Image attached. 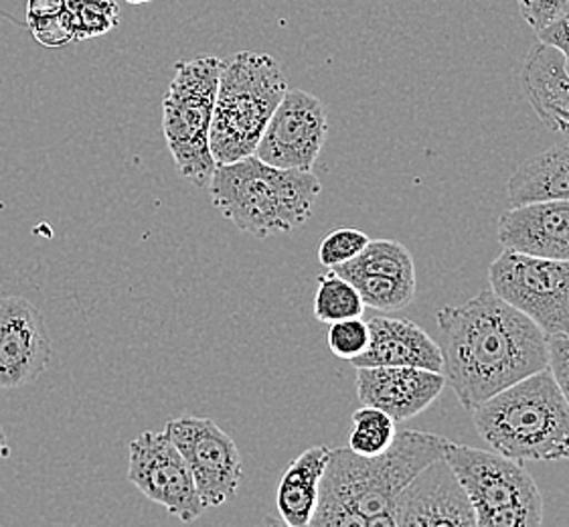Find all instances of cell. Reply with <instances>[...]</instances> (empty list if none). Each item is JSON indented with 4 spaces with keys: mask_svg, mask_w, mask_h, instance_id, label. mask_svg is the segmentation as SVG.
Returning a JSON list of instances; mask_svg holds the SVG:
<instances>
[{
    "mask_svg": "<svg viewBox=\"0 0 569 527\" xmlns=\"http://www.w3.org/2000/svg\"><path fill=\"white\" fill-rule=\"evenodd\" d=\"M446 386L472 412L479 404L549 366L546 332L492 290L436 315Z\"/></svg>",
    "mask_w": 569,
    "mask_h": 527,
    "instance_id": "cell-1",
    "label": "cell"
},
{
    "mask_svg": "<svg viewBox=\"0 0 569 527\" xmlns=\"http://www.w3.org/2000/svg\"><path fill=\"white\" fill-rule=\"evenodd\" d=\"M446 443L445 436L401 430L377 457H361L349 447L330 450L310 527H396L399 495L445 457Z\"/></svg>",
    "mask_w": 569,
    "mask_h": 527,
    "instance_id": "cell-2",
    "label": "cell"
},
{
    "mask_svg": "<svg viewBox=\"0 0 569 527\" xmlns=\"http://www.w3.org/2000/svg\"><path fill=\"white\" fill-rule=\"evenodd\" d=\"M480 438L507 459L569 460V404L549 367L472 410Z\"/></svg>",
    "mask_w": 569,
    "mask_h": 527,
    "instance_id": "cell-3",
    "label": "cell"
},
{
    "mask_svg": "<svg viewBox=\"0 0 569 527\" xmlns=\"http://www.w3.org/2000/svg\"><path fill=\"white\" fill-rule=\"evenodd\" d=\"M320 189L315 172L272 167L256 155L217 165L209 183L213 206L253 238H270L305 226Z\"/></svg>",
    "mask_w": 569,
    "mask_h": 527,
    "instance_id": "cell-4",
    "label": "cell"
},
{
    "mask_svg": "<svg viewBox=\"0 0 569 527\" xmlns=\"http://www.w3.org/2000/svg\"><path fill=\"white\" fill-rule=\"evenodd\" d=\"M286 90L284 71L268 53L241 51L226 61L209 130L216 165L240 161L256 152Z\"/></svg>",
    "mask_w": 569,
    "mask_h": 527,
    "instance_id": "cell-5",
    "label": "cell"
},
{
    "mask_svg": "<svg viewBox=\"0 0 569 527\" xmlns=\"http://www.w3.org/2000/svg\"><path fill=\"white\" fill-rule=\"evenodd\" d=\"M223 68L226 61L216 56L177 61L162 102V130L174 165L187 181L201 189L209 187L217 167L209 130Z\"/></svg>",
    "mask_w": 569,
    "mask_h": 527,
    "instance_id": "cell-6",
    "label": "cell"
},
{
    "mask_svg": "<svg viewBox=\"0 0 569 527\" xmlns=\"http://www.w3.org/2000/svg\"><path fill=\"white\" fill-rule=\"evenodd\" d=\"M445 460L477 514V527L543 524V497L523 463L450 440L446 443Z\"/></svg>",
    "mask_w": 569,
    "mask_h": 527,
    "instance_id": "cell-7",
    "label": "cell"
},
{
    "mask_svg": "<svg viewBox=\"0 0 569 527\" xmlns=\"http://www.w3.org/2000/svg\"><path fill=\"white\" fill-rule=\"evenodd\" d=\"M489 285L547 337H569V260L505 250L490 264Z\"/></svg>",
    "mask_w": 569,
    "mask_h": 527,
    "instance_id": "cell-8",
    "label": "cell"
},
{
    "mask_svg": "<svg viewBox=\"0 0 569 527\" xmlns=\"http://www.w3.org/2000/svg\"><path fill=\"white\" fill-rule=\"evenodd\" d=\"M128 481L182 524H193L206 511L191 467L167 430H147L130 443Z\"/></svg>",
    "mask_w": 569,
    "mask_h": 527,
    "instance_id": "cell-9",
    "label": "cell"
},
{
    "mask_svg": "<svg viewBox=\"0 0 569 527\" xmlns=\"http://www.w3.org/2000/svg\"><path fill=\"white\" fill-rule=\"evenodd\" d=\"M164 430L189 463L206 509L229 501L241 481L238 445L213 420L189 414L171 420Z\"/></svg>",
    "mask_w": 569,
    "mask_h": 527,
    "instance_id": "cell-10",
    "label": "cell"
},
{
    "mask_svg": "<svg viewBox=\"0 0 569 527\" xmlns=\"http://www.w3.org/2000/svg\"><path fill=\"white\" fill-rule=\"evenodd\" d=\"M327 135L325 103L305 90H286L253 155L280 169L312 171Z\"/></svg>",
    "mask_w": 569,
    "mask_h": 527,
    "instance_id": "cell-11",
    "label": "cell"
},
{
    "mask_svg": "<svg viewBox=\"0 0 569 527\" xmlns=\"http://www.w3.org/2000/svg\"><path fill=\"white\" fill-rule=\"evenodd\" d=\"M363 298L365 307L396 312L416 297V266L410 250L393 240H369L351 262L335 268Z\"/></svg>",
    "mask_w": 569,
    "mask_h": 527,
    "instance_id": "cell-12",
    "label": "cell"
},
{
    "mask_svg": "<svg viewBox=\"0 0 569 527\" xmlns=\"http://www.w3.org/2000/svg\"><path fill=\"white\" fill-rule=\"evenodd\" d=\"M51 354L41 310L21 297L0 298V388L34 381L51 364Z\"/></svg>",
    "mask_w": 569,
    "mask_h": 527,
    "instance_id": "cell-13",
    "label": "cell"
},
{
    "mask_svg": "<svg viewBox=\"0 0 569 527\" xmlns=\"http://www.w3.org/2000/svg\"><path fill=\"white\" fill-rule=\"evenodd\" d=\"M440 526L477 527V514L445 457L418 473L396 504V527Z\"/></svg>",
    "mask_w": 569,
    "mask_h": 527,
    "instance_id": "cell-14",
    "label": "cell"
},
{
    "mask_svg": "<svg viewBox=\"0 0 569 527\" xmlns=\"http://www.w3.org/2000/svg\"><path fill=\"white\" fill-rule=\"evenodd\" d=\"M445 388L442 371L421 367H357L359 401L383 410L396 422H406L428 410Z\"/></svg>",
    "mask_w": 569,
    "mask_h": 527,
    "instance_id": "cell-15",
    "label": "cell"
},
{
    "mask_svg": "<svg viewBox=\"0 0 569 527\" xmlns=\"http://www.w3.org/2000/svg\"><path fill=\"white\" fill-rule=\"evenodd\" d=\"M499 241L512 252L569 260V199L511 207L499 218Z\"/></svg>",
    "mask_w": 569,
    "mask_h": 527,
    "instance_id": "cell-16",
    "label": "cell"
},
{
    "mask_svg": "<svg viewBox=\"0 0 569 527\" xmlns=\"http://www.w3.org/2000/svg\"><path fill=\"white\" fill-rule=\"evenodd\" d=\"M369 325V347L353 359L355 367H421L442 371L445 357L440 345L408 319L373 317Z\"/></svg>",
    "mask_w": 569,
    "mask_h": 527,
    "instance_id": "cell-17",
    "label": "cell"
},
{
    "mask_svg": "<svg viewBox=\"0 0 569 527\" xmlns=\"http://www.w3.org/2000/svg\"><path fill=\"white\" fill-rule=\"evenodd\" d=\"M521 86L539 120L551 132L569 135V73L556 47L537 41L521 69Z\"/></svg>",
    "mask_w": 569,
    "mask_h": 527,
    "instance_id": "cell-18",
    "label": "cell"
},
{
    "mask_svg": "<svg viewBox=\"0 0 569 527\" xmlns=\"http://www.w3.org/2000/svg\"><path fill=\"white\" fill-rule=\"evenodd\" d=\"M507 197L511 207L569 199V135L521 162L507 183Z\"/></svg>",
    "mask_w": 569,
    "mask_h": 527,
    "instance_id": "cell-19",
    "label": "cell"
},
{
    "mask_svg": "<svg viewBox=\"0 0 569 527\" xmlns=\"http://www.w3.org/2000/svg\"><path fill=\"white\" fill-rule=\"evenodd\" d=\"M329 455L330 448L325 445L310 447L284 470L276 491V505L286 526L310 527Z\"/></svg>",
    "mask_w": 569,
    "mask_h": 527,
    "instance_id": "cell-20",
    "label": "cell"
},
{
    "mask_svg": "<svg viewBox=\"0 0 569 527\" xmlns=\"http://www.w3.org/2000/svg\"><path fill=\"white\" fill-rule=\"evenodd\" d=\"M363 298L347 278L337 275L335 270L319 276V288L315 295V317L320 322L330 325L342 319L363 317Z\"/></svg>",
    "mask_w": 569,
    "mask_h": 527,
    "instance_id": "cell-21",
    "label": "cell"
},
{
    "mask_svg": "<svg viewBox=\"0 0 569 527\" xmlns=\"http://www.w3.org/2000/svg\"><path fill=\"white\" fill-rule=\"evenodd\" d=\"M398 436V422L389 414L363 406L353 414L349 448L361 457H377L386 453Z\"/></svg>",
    "mask_w": 569,
    "mask_h": 527,
    "instance_id": "cell-22",
    "label": "cell"
},
{
    "mask_svg": "<svg viewBox=\"0 0 569 527\" xmlns=\"http://www.w3.org/2000/svg\"><path fill=\"white\" fill-rule=\"evenodd\" d=\"M66 12L76 43L108 34L120 24V7L116 0H68Z\"/></svg>",
    "mask_w": 569,
    "mask_h": 527,
    "instance_id": "cell-23",
    "label": "cell"
},
{
    "mask_svg": "<svg viewBox=\"0 0 569 527\" xmlns=\"http://www.w3.org/2000/svg\"><path fill=\"white\" fill-rule=\"evenodd\" d=\"M369 243V236L361 230L353 228H341L330 231L319 246V262L335 270L342 264L351 262L359 253L363 252L365 246Z\"/></svg>",
    "mask_w": 569,
    "mask_h": 527,
    "instance_id": "cell-24",
    "label": "cell"
},
{
    "mask_svg": "<svg viewBox=\"0 0 569 527\" xmlns=\"http://www.w3.org/2000/svg\"><path fill=\"white\" fill-rule=\"evenodd\" d=\"M369 325L361 317L330 322L329 347L339 359L353 361L369 347Z\"/></svg>",
    "mask_w": 569,
    "mask_h": 527,
    "instance_id": "cell-25",
    "label": "cell"
},
{
    "mask_svg": "<svg viewBox=\"0 0 569 527\" xmlns=\"http://www.w3.org/2000/svg\"><path fill=\"white\" fill-rule=\"evenodd\" d=\"M24 29L33 34L34 41L39 46L58 49V47L76 43V34H73V29H71L68 12L66 11L61 12V14H56V17H49V19L31 21V23H27Z\"/></svg>",
    "mask_w": 569,
    "mask_h": 527,
    "instance_id": "cell-26",
    "label": "cell"
},
{
    "mask_svg": "<svg viewBox=\"0 0 569 527\" xmlns=\"http://www.w3.org/2000/svg\"><path fill=\"white\" fill-rule=\"evenodd\" d=\"M517 4L525 23L536 33L551 21H556L559 14L569 11V0H517Z\"/></svg>",
    "mask_w": 569,
    "mask_h": 527,
    "instance_id": "cell-27",
    "label": "cell"
},
{
    "mask_svg": "<svg viewBox=\"0 0 569 527\" xmlns=\"http://www.w3.org/2000/svg\"><path fill=\"white\" fill-rule=\"evenodd\" d=\"M549 371L558 381L559 390L569 404V337H549Z\"/></svg>",
    "mask_w": 569,
    "mask_h": 527,
    "instance_id": "cell-28",
    "label": "cell"
},
{
    "mask_svg": "<svg viewBox=\"0 0 569 527\" xmlns=\"http://www.w3.org/2000/svg\"><path fill=\"white\" fill-rule=\"evenodd\" d=\"M536 34L537 41L556 47L569 66V11L559 14L556 21H551L541 31H537Z\"/></svg>",
    "mask_w": 569,
    "mask_h": 527,
    "instance_id": "cell-29",
    "label": "cell"
},
{
    "mask_svg": "<svg viewBox=\"0 0 569 527\" xmlns=\"http://www.w3.org/2000/svg\"><path fill=\"white\" fill-rule=\"evenodd\" d=\"M68 0H27L24 2V27L31 21L49 19L66 11Z\"/></svg>",
    "mask_w": 569,
    "mask_h": 527,
    "instance_id": "cell-30",
    "label": "cell"
},
{
    "mask_svg": "<svg viewBox=\"0 0 569 527\" xmlns=\"http://www.w3.org/2000/svg\"><path fill=\"white\" fill-rule=\"evenodd\" d=\"M24 2L27 0H0V17L24 29Z\"/></svg>",
    "mask_w": 569,
    "mask_h": 527,
    "instance_id": "cell-31",
    "label": "cell"
},
{
    "mask_svg": "<svg viewBox=\"0 0 569 527\" xmlns=\"http://www.w3.org/2000/svg\"><path fill=\"white\" fill-rule=\"evenodd\" d=\"M9 455H11V447H9L7 435H4V430H2V426H0V460L7 459Z\"/></svg>",
    "mask_w": 569,
    "mask_h": 527,
    "instance_id": "cell-32",
    "label": "cell"
},
{
    "mask_svg": "<svg viewBox=\"0 0 569 527\" xmlns=\"http://www.w3.org/2000/svg\"><path fill=\"white\" fill-rule=\"evenodd\" d=\"M128 4H132V7H140V4H149L152 0H124Z\"/></svg>",
    "mask_w": 569,
    "mask_h": 527,
    "instance_id": "cell-33",
    "label": "cell"
}]
</instances>
